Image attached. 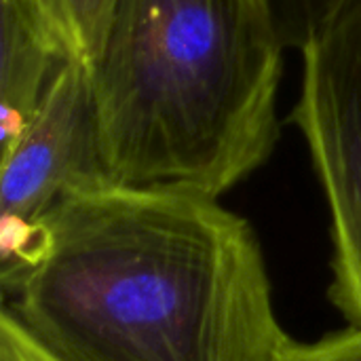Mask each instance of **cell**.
Here are the masks:
<instances>
[{
    "instance_id": "obj_1",
    "label": "cell",
    "mask_w": 361,
    "mask_h": 361,
    "mask_svg": "<svg viewBox=\"0 0 361 361\" xmlns=\"http://www.w3.org/2000/svg\"><path fill=\"white\" fill-rule=\"evenodd\" d=\"M4 307L55 361H273L288 338L252 224L167 188L68 197Z\"/></svg>"
},
{
    "instance_id": "obj_2",
    "label": "cell",
    "mask_w": 361,
    "mask_h": 361,
    "mask_svg": "<svg viewBox=\"0 0 361 361\" xmlns=\"http://www.w3.org/2000/svg\"><path fill=\"white\" fill-rule=\"evenodd\" d=\"M89 70L110 184L220 199L279 140L271 0H118Z\"/></svg>"
},
{
    "instance_id": "obj_3",
    "label": "cell",
    "mask_w": 361,
    "mask_h": 361,
    "mask_svg": "<svg viewBox=\"0 0 361 361\" xmlns=\"http://www.w3.org/2000/svg\"><path fill=\"white\" fill-rule=\"evenodd\" d=\"M290 121L330 207L328 296L349 326L361 328V0H324L309 23Z\"/></svg>"
},
{
    "instance_id": "obj_4",
    "label": "cell",
    "mask_w": 361,
    "mask_h": 361,
    "mask_svg": "<svg viewBox=\"0 0 361 361\" xmlns=\"http://www.w3.org/2000/svg\"><path fill=\"white\" fill-rule=\"evenodd\" d=\"M0 165V283L8 298L38 258L53 212L76 192L110 184L89 63L61 66Z\"/></svg>"
},
{
    "instance_id": "obj_5",
    "label": "cell",
    "mask_w": 361,
    "mask_h": 361,
    "mask_svg": "<svg viewBox=\"0 0 361 361\" xmlns=\"http://www.w3.org/2000/svg\"><path fill=\"white\" fill-rule=\"evenodd\" d=\"M0 157H4L70 57L30 0H0Z\"/></svg>"
},
{
    "instance_id": "obj_6",
    "label": "cell",
    "mask_w": 361,
    "mask_h": 361,
    "mask_svg": "<svg viewBox=\"0 0 361 361\" xmlns=\"http://www.w3.org/2000/svg\"><path fill=\"white\" fill-rule=\"evenodd\" d=\"M70 59L91 63L118 0H30Z\"/></svg>"
},
{
    "instance_id": "obj_7",
    "label": "cell",
    "mask_w": 361,
    "mask_h": 361,
    "mask_svg": "<svg viewBox=\"0 0 361 361\" xmlns=\"http://www.w3.org/2000/svg\"><path fill=\"white\" fill-rule=\"evenodd\" d=\"M273 361H361V328L349 326L313 343L288 336Z\"/></svg>"
},
{
    "instance_id": "obj_8",
    "label": "cell",
    "mask_w": 361,
    "mask_h": 361,
    "mask_svg": "<svg viewBox=\"0 0 361 361\" xmlns=\"http://www.w3.org/2000/svg\"><path fill=\"white\" fill-rule=\"evenodd\" d=\"M0 361H55L2 307L0 315Z\"/></svg>"
}]
</instances>
